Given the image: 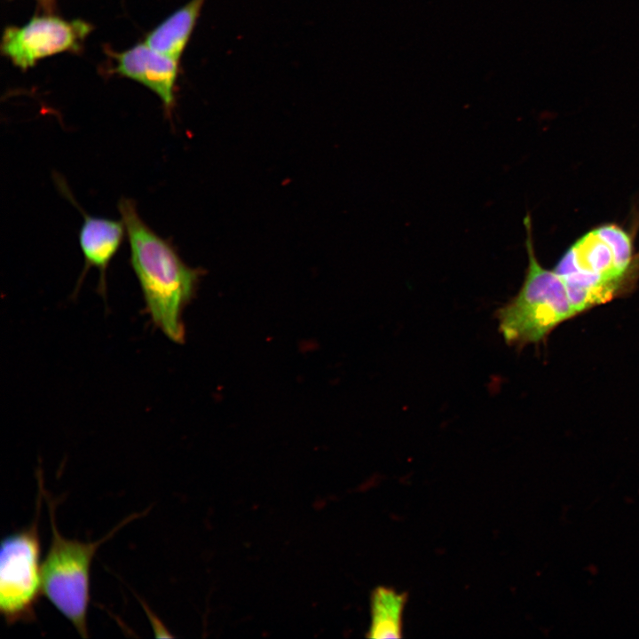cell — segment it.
<instances>
[{"mask_svg": "<svg viewBox=\"0 0 639 639\" xmlns=\"http://www.w3.org/2000/svg\"><path fill=\"white\" fill-rule=\"evenodd\" d=\"M117 207L129 241L130 263L146 312L154 327L170 341L183 343L185 329L182 314L193 297L200 271L188 267L172 244L145 223L133 200L122 197Z\"/></svg>", "mask_w": 639, "mask_h": 639, "instance_id": "cell-1", "label": "cell"}, {"mask_svg": "<svg viewBox=\"0 0 639 639\" xmlns=\"http://www.w3.org/2000/svg\"><path fill=\"white\" fill-rule=\"evenodd\" d=\"M578 314L633 290L639 251L631 229L607 223L577 239L555 268Z\"/></svg>", "mask_w": 639, "mask_h": 639, "instance_id": "cell-2", "label": "cell"}, {"mask_svg": "<svg viewBox=\"0 0 639 639\" xmlns=\"http://www.w3.org/2000/svg\"><path fill=\"white\" fill-rule=\"evenodd\" d=\"M524 225L528 256L525 279L517 294L496 312L504 341L518 348L540 343L555 327L578 314L559 276L536 257L529 214Z\"/></svg>", "mask_w": 639, "mask_h": 639, "instance_id": "cell-3", "label": "cell"}, {"mask_svg": "<svg viewBox=\"0 0 639 639\" xmlns=\"http://www.w3.org/2000/svg\"><path fill=\"white\" fill-rule=\"evenodd\" d=\"M48 506L51 540L41 566L43 593L85 638L88 637L87 611L92 558L99 547L122 525L97 541L67 539L59 532L54 509L49 499Z\"/></svg>", "mask_w": 639, "mask_h": 639, "instance_id": "cell-4", "label": "cell"}, {"mask_svg": "<svg viewBox=\"0 0 639 639\" xmlns=\"http://www.w3.org/2000/svg\"><path fill=\"white\" fill-rule=\"evenodd\" d=\"M37 518L1 542L0 612L9 625L35 619L43 593Z\"/></svg>", "mask_w": 639, "mask_h": 639, "instance_id": "cell-5", "label": "cell"}, {"mask_svg": "<svg viewBox=\"0 0 639 639\" xmlns=\"http://www.w3.org/2000/svg\"><path fill=\"white\" fill-rule=\"evenodd\" d=\"M91 30L83 20L36 16L22 27L7 28L1 49L14 65L27 69L43 58L79 50Z\"/></svg>", "mask_w": 639, "mask_h": 639, "instance_id": "cell-6", "label": "cell"}, {"mask_svg": "<svg viewBox=\"0 0 639 639\" xmlns=\"http://www.w3.org/2000/svg\"><path fill=\"white\" fill-rule=\"evenodd\" d=\"M115 72L157 94L166 110L172 108L179 59L161 53L146 43L115 55Z\"/></svg>", "mask_w": 639, "mask_h": 639, "instance_id": "cell-7", "label": "cell"}, {"mask_svg": "<svg viewBox=\"0 0 639 639\" xmlns=\"http://www.w3.org/2000/svg\"><path fill=\"white\" fill-rule=\"evenodd\" d=\"M83 215L79 231V244L84 257L83 279L90 267L99 272V290H106L107 268L118 252L126 233L122 220Z\"/></svg>", "mask_w": 639, "mask_h": 639, "instance_id": "cell-8", "label": "cell"}, {"mask_svg": "<svg viewBox=\"0 0 639 639\" xmlns=\"http://www.w3.org/2000/svg\"><path fill=\"white\" fill-rule=\"evenodd\" d=\"M205 0H191L177 10L146 37L152 49L179 59L192 35Z\"/></svg>", "mask_w": 639, "mask_h": 639, "instance_id": "cell-9", "label": "cell"}, {"mask_svg": "<svg viewBox=\"0 0 639 639\" xmlns=\"http://www.w3.org/2000/svg\"><path fill=\"white\" fill-rule=\"evenodd\" d=\"M407 595L387 587H377L371 595V626L367 637L401 638L402 617Z\"/></svg>", "mask_w": 639, "mask_h": 639, "instance_id": "cell-10", "label": "cell"}, {"mask_svg": "<svg viewBox=\"0 0 639 639\" xmlns=\"http://www.w3.org/2000/svg\"><path fill=\"white\" fill-rule=\"evenodd\" d=\"M40 1L44 6L49 7L51 5L54 0H38Z\"/></svg>", "mask_w": 639, "mask_h": 639, "instance_id": "cell-11", "label": "cell"}]
</instances>
